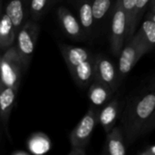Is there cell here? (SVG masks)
<instances>
[{
    "label": "cell",
    "instance_id": "cell-1",
    "mask_svg": "<svg viewBox=\"0 0 155 155\" xmlns=\"http://www.w3.org/2000/svg\"><path fill=\"white\" fill-rule=\"evenodd\" d=\"M155 115V84L127 106L122 121V130L127 144L146 134Z\"/></svg>",
    "mask_w": 155,
    "mask_h": 155
},
{
    "label": "cell",
    "instance_id": "cell-2",
    "mask_svg": "<svg viewBox=\"0 0 155 155\" xmlns=\"http://www.w3.org/2000/svg\"><path fill=\"white\" fill-rule=\"evenodd\" d=\"M59 49L68 70L81 87H87L95 77V57L86 48L59 44Z\"/></svg>",
    "mask_w": 155,
    "mask_h": 155
},
{
    "label": "cell",
    "instance_id": "cell-3",
    "mask_svg": "<svg viewBox=\"0 0 155 155\" xmlns=\"http://www.w3.org/2000/svg\"><path fill=\"white\" fill-rule=\"evenodd\" d=\"M98 111L90 107L70 134L71 149L69 155H84L92 134L98 124Z\"/></svg>",
    "mask_w": 155,
    "mask_h": 155
},
{
    "label": "cell",
    "instance_id": "cell-4",
    "mask_svg": "<svg viewBox=\"0 0 155 155\" xmlns=\"http://www.w3.org/2000/svg\"><path fill=\"white\" fill-rule=\"evenodd\" d=\"M1 87H14L19 89L24 64L18 54L17 48L15 45L5 51L1 57Z\"/></svg>",
    "mask_w": 155,
    "mask_h": 155
},
{
    "label": "cell",
    "instance_id": "cell-5",
    "mask_svg": "<svg viewBox=\"0 0 155 155\" xmlns=\"http://www.w3.org/2000/svg\"><path fill=\"white\" fill-rule=\"evenodd\" d=\"M129 40L127 45L123 47L119 54L118 74L120 79L125 77L140 58L149 51L139 32L134 35Z\"/></svg>",
    "mask_w": 155,
    "mask_h": 155
},
{
    "label": "cell",
    "instance_id": "cell-6",
    "mask_svg": "<svg viewBox=\"0 0 155 155\" xmlns=\"http://www.w3.org/2000/svg\"><path fill=\"white\" fill-rule=\"evenodd\" d=\"M39 35V26L35 21L30 19L18 31L16 35L15 46L22 59L24 69L26 70L31 63L37 38Z\"/></svg>",
    "mask_w": 155,
    "mask_h": 155
},
{
    "label": "cell",
    "instance_id": "cell-7",
    "mask_svg": "<svg viewBox=\"0 0 155 155\" xmlns=\"http://www.w3.org/2000/svg\"><path fill=\"white\" fill-rule=\"evenodd\" d=\"M126 39H128L127 15L124 9L122 0H117L114 5L111 24L110 43L114 54H120Z\"/></svg>",
    "mask_w": 155,
    "mask_h": 155
},
{
    "label": "cell",
    "instance_id": "cell-8",
    "mask_svg": "<svg viewBox=\"0 0 155 155\" xmlns=\"http://www.w3.org/2000/svg\"><path fill=\"white\" fill-rule=\"evenodd\" d=\"M106 84L114 92L118 87V71L114 64L105 56L98 54L95 56V77Z\"/></svg>",
    "mask_w": 155,
    "mask_h": 155
},
{
    "label": "cell",
    "instance_id": "cell-9",
    "mask_svg": "<svg viewBox=\"0 0 155 155\" xmlns=\"http://www.w3.org/2000/svg\"><path fill=\"white\" fill-rule=\"evenodd\" d=\"M57 16L59 18L61 26L64 32L74 40H84L87 35L80 21L64 6H60L57 10Z\"/></svg>",
    "mask_w": 155,
    "mask_h": 155
},
{
    "label": "cell",
    "instance_id": "cell-10",
    "mask_svg": "<svg viewBox=\"0 0 155 155\" xmlns=\"http://www.w3.org/2000/svg\"><path fill=\"white\" fill-rule=\"evenodd\" d=\"M5 11L18 33L29 17V0H7Z\"/></svg>",
    "mask_w": 155,
    "mask_h": 155
},
{
    "label": "cell",
    "instance_id": "cell-11",
    "mask_svg": "<svg viewBox=\"0 0 155 155\" xmlns=\"http://www.w3.org/2000/svg\"><path fill=\"white\" fill-rule=\"evenodd\" d=\"M114 91L99 79L94 78L88 88V97L91 106L94 108H102L112 97Z\"/></svg>",
    "mask_w": 155,
    "mask_h": 155
},
{
    "label": "cell",
    "instance_id": "cell-12",
    "mask_svg": "<svg viewBox=\"0 0 155 155\" xmlns=\"http://www.w3.org/2000/svg\"><path fill=\"white\" fill-rule=\"evenodd\" d=\"M119 102L116 98L110 100L98 112V122L106 134L114 127L116 120L119 117Z\"/></svg>",
    "mask_w": 155,
    "mask_h": 155
},
{
    "label": "cell",
    "instance_id": "cell-13",
    "mask_svg": "<svg viewBox=\"0 0 155 155\" xmlns=\"http://www.w3.org/2000/svg\"><path fill=\"white\" fill-rule=\"evenodd\" d=\"M18 89L14 87H1L0 88V111L1 120L8 135V120L10 114L15 104L16 94Z\"/></svg>",
    "mask_w": 155,
    "mask_h": 155
},
{
    "label": "cell",
    "instance_id": "cell-14",
    "mask_svg": "<svg viewBox=\"0 0 155 155\" xmlns=\"http://www.w3.org/2000/svg\"><path fill=\"white\" fill-rule=\"evenodd\" d=\"M125 138L122 127L114 126L106 134L104 153L108 155H124L126 153Z\"/></svg>",
    "mask_w": 155,
    "mask_h": 155
},
{
    "label": "cell",
    "instance_id": "cell-15",
    "mask_svg": "<svg viewBox=\"0 0 155 155\" xmlns=\"http://www.w3.org/2000/svg\"><path fill=\"white\" fill-rule=\"evenodd\" d=\"M17 33L15 29L12 20L5 11L0 23V46L3 51L15 45Z\"/></svg>",
    "mask_w": 155,
    "mask_h": 155
},
{
    "label": "cell",
    "instance_id": "cell-16",
    "mask_svg": "<svg viewBox=\"0 0 155 155\" xmlns=\"http://www.w3.org/2000/svg\"><path fill=\"white\" fill-rule=\"evenodd\" d=\"M75 2L79 21L86 35H89L93 32V27L95 23L93 13L92 0H76Z\"/></svg>",
    "mask_w": 155,
    "mask_h": 155
},
{
    "label": "cell",
    "instance_id": "cell-17",
    "mask_svg": "<svg viewBox=\"0 0 155 155\" xmlns=\"http://www.w3.org/2000/svg\"><path fill=\"white\" fill-rule=\"evenodd\" d=\"M27 148L32 154H44L50 151L51 141L48 136L43 133H35L27 140Z\"/></svg>",
    "mask_w": 155,
    "mask_h": 155
},
{
    "label": "cell",
    "instance_id": "cell-18",
    "mask_svg": "<svg viewBox=\"0 0 155 155\" xmlns=\"http://www.w3.org/2000/svg\"><path fill=\"white\" fill-rule=\"evenodd\" d=\"M55 0H29V17L37 21L48 11Z\"/></svg>",
    "mask_w": 155,
    "mask_h": 155
},
{
    "label": "cell",
    "instance_id": "cell-19",
    "mask_svg": "<svg viewBox=\"0 0 155 155\" xmlns=\"http://www.w3.org/2000/svg\"><path fill=\"white\" fill-rule=\"evenodd\" d=\"M149 51L155 46V22L147 18L138 31Z\"/></svg>",
    "mask_w": 155,
    "mask_h": 155
},
{
    "label": "cell",
    "instance_id": "cell-20",
    "mask_svg": "<svg viewBox=\"0 0 155 155\" xmlns=\"http://www.w3.org/2000/svg\"><path fill=\"white\" fill-rule=\"evenodd\" d=\"M113 0H92L93 13L95 23L102 22L109 12Z\"/></svg>",
    "mask_w": 155,
    "mask_h": 155
},
{
    "label": "cell",
    "instance_id": "cell-21",
    "mask_svg": "<svg viewBox=\"0 0 155 155\" xmlns=\"http://www.w3.org/2000/svg\"><path fill=\"white\" fill-rule=\"evenodd\" d=\"M137 0H122V4L124 9L127 15V22H128V39L134 35L136 27L134 25V12L136 7Z\"/></svg>",
    "mask_w": 155,
    "mask_h": 155
},
{
    "label": "cell",
    "instance_id": "cell-22",
    "mask_svg": "<svg viewBox=\"0 0 155 155\" xmlns=\"http://www.w3.org/2000/svg\"><path fill=\"white\" fill-rule=\"evenodd\" d=\"M152 0H137L136 2V7H135V12H134V25L137 27L138 22L142 18L145 8L147 7L148 4H151Z\"/></svg>",
    "mask_w": 155,
    "mask_h": 155
},
{
    "label": "cell",
    "instance_id": "cell-23",
    "mask_svg": "<svg viewBox=\"0 0 155 155\" xmlns=\"http://www.w3.org/2000/svg\"><path fill=\"white\" fill-rule=\"evenodd\" d=\"M139 154L141 155H155V145H152L147 147L143 152H140Z\"/></svg>",
    "mask_w": 155,
    "mask_h": 155
},
{
    "label": "cell",
    "instance_id": "cell-24",
    "mask_svg": "<svg viewBox=\"0 0 155 155\" xmlns=\"http://www.w3.org/2000/svg\"><path fill=\"white\" fill-rule=\"evenodd\" d=\"M30 152H26V151H24V150H16V151H14L11 154L12 155H30Z\"/></svg>",
    "mask_w": 155,
    "mask_h": 155
},
{
    "label": "cell",
    "instance_id": "cell-25",
    "mask_svg": "<svg viewBox=\"0 0 155 155\" xmlns=\"http://www.w3.org/2000/svg\"><path fill=\"white\" fill-rule=\"evenodd\" d=\"M155 128V115L154 117L153 118V120H152V122L150 123V124H149V126H148V128H147V131H146V134H148L149 132H151L152 130H153Z\"/></svg>",
    "mask_w": 155,
    "mask_h": 155
},
{
    "label": "cell",
    "instance_id": "cell-26",
    "mask_svg": "<svg viewBox=\"0 0 155 155\" xmlns=\"http://www.w3.org/2000/svg\"><path fill=\"white\" fill-rule=\"evenodd\" d=\"M148 18L155 22V6L152 7V11H151V13L149 14V15H148Z\"/></svg>",
    "mask_w": 155,
    "mask_h": 155
},
{
    "label": "cell",
    "instance_id": "cell-27",
    "mask_svg": "<svg viewBox=\"0 0 155 155\" xmlns=\"http://www.w3.org/2000/svg\"><path fill=\"white\" fill-rule=\"evenodd\" d=\"M151 5H152V7H153V6H154V5H155V0H152V1H151Z\"/></svg>",
    "mask_w": 155,
    "mask_h": 155
},
{
    "label": "cell",
    "instance_id": "cell-28",
    "mask_svg": "<svg viewBox=\"0 0 155 155\" xmlns=\"http://www.w3.org/2000/svg\"><path fill=\"white\" fill-rule=\"evenodd\" d=\"M154 6H155V5H154Z\"/></svg>",
    "mask_w": 155,
    "mask_h": 155
}]
</instances>
